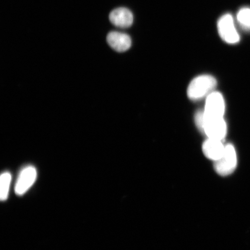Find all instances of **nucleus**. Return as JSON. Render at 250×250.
I'll return each mask as SVG.
<instances>
[{
	"label": "nucleus",
	"instance_id": "nucleus-1",
	"mask_svg": "<svg viewBox=\"0 0 250 250\" xmlns=\"http://www.w3.org/2000/svg\"><path fill=\"white\" fill-rule=\"evenodd\" d=\"M217 85L216 80L208 75H203L193 79L187 89V95L192 101L208 96L213 91Z\"/></svg>",
	"mask_w": 250,
	"mask_h": 250
},
{
	"label": "nucleus",
	"instance_id": "nucleus-2",
	"mask_svg": "<svg viewBox=\"0 0 250 250\" xmlns=\"http://www.w3.org/2000/svg\"><path fill=\"white\" fill-rule=\"evenodd\" d=\"M214 169L222 176H227L233 173L237 167V154L232 145L226 146L224 154L218 161L214 162Z\"/></svg>",
	"mask_w": 250,
	"mask_h": 250
},
{
	"label": "nucleus",
	"instance_id": "nucleus-3",
	"mask_svg": "<svg viewBox=\"0 0 250 250\" xmlns=\"http://www.w3.org/2000/svg\"><path fill=\"white\" fill-rule=\"evenodd\" d=\"M218 30L219 35L225 42L230 44L239 42L240 36L234 27L232 15L226 14L220 19L218 22Z\"/></svg>",
	"mask_w": 250,
	"mask_h": 250
},
{
	"label": "nucleus",
	"instance_id": "nucleus-4",
	"mask_svg": "<svg viewBox=\"0 0 250 250\" xmlns=\"http://www.w3.org/2000/svg\"><path fill=\"white\" fill-rule=\"evenodd\" d=\"M227 126L224 117L208 118L205 117V133L208 138L223 141L226 136Z\"/></svg>",
	"mask_w": 250,
	"mask_h": 250
},
{
	"label": "nucleus",
	"instance_id": "nucleus-5",
	"mask_svg": "<svg viewBox=\"0 0 250 250\" xmlns=\"http://www.w3.org/2000/svg\"><path fill=\"white\" fill-rule=\"evenodd\" d=\"M225 101L223 95L217 92H212L206 99L204 109L206 117H224L225 113Z\"/></svg>",
	"mask_w": 250,
	"mask_h": 250
},
{
	"label": "nucleus",
	"instance_id": "nucleus-6",
	"mask_svg": "<svg viewBox=\"0 0 250 250\" xmlns=\"http://www.w3.org/2000/svg\"><path fill=\"white\" fill-rule=\"evenodd\" d=\"M37 176L36 168L33 166H27L23 168L16 183L15 190L17 195H24L35 183Z\"/></svg>",
	"mask_w": 250,
	"mask_h": 250
},
{
	"label": "nucleus",
	"instance_id": "nucleus-7",
	"mask_svg": "<svg viewBox=\"0 0 250 250\" xmlns=\"http://www.w3.org/2000/svg\"><path fill=\"white\" fill-rule=\"evenodd\" d=\"M107 41L108 45L115 51L119 52L127 51L132 45V40L129 35L118 31H111L109 33Z\"/></svg>",
	"mask_w": 250,
	"mask_h": 250
},
{
	"label": "nucleus",
	"instance_id": "nucleus-8",
	"mask_svg": "<svg viewBox=\"0 0 250 250\" xmlns=\"http://www.w3.org/2000/svg\"><path fill=\"white\" fill-rule=\"evenodd\" d=\"M109 20L114 26L120 28H128L132 26L133 16L129 9L118 8L112 11L109 15Z\"/></svg>",
	"mask_w": 250,
	"mask_h": 250
},
{
	"label": "nucleus",
	"instance_id": "nucleus-9",
	"mask_svg": "<svg viewBox=\"0 0 250 250\" xmlns=\"http://www.w3.org/2000/svg\"><path fill=\"white\" fill-rule=\"evenodd\" d=\"M226 146L223 141L208 138L203 143L202 149L203 154L208 159L214 162L220 159L223 155Z\"/></svg>",
	"mask_w": 250,
	"mask_h": 250
},
{
	"label": "nucleus",
	"instance_id": "nucleus-10",
	"mask_svg": "<svg viewBox=\"0 0 250 250\" xmlns=\"http://www.w3.org/2000/svg\"><path fill=\"white\" fill-rule=\"evenodd\" d=\"M11 179V174L9 172H4L1 175V177H0V198L2 201H5L8 198Z\"/></svg>",
	"mask_w": 250,
	"mask_h": 250
},
{
	"label": "nucleus",
	"instance_id": "nucleus-11",
	"mask_svg": "<svg viewBox=\"0 0 250 250\" xmlns=\"http://www.w3.org/2000/svg\"><path fill=\"white\" fill-rule=\"evenodd\" d=\"M237 21L246 29L250 30V8H244L237 15Z\"/></svg>",
	"mask_w": 250,
	"mask_h": 250
},
{
	"label": "nucleus",
	"instance_id": "nucleus-12",
	"mask_svg": "<svg viewBox=\"0 0 250 250\" xmlns=\"http://www.w3.org/2000/svg\"><path fill=\"white\" fill-rule=\"evenodd\" d=\"M195 123L199 129L203 132L205 124V115L204 111H199L195 115Z\"/></svg>",
	"mask_w": 250,
	"mask_h": 250
}]
</instances>
